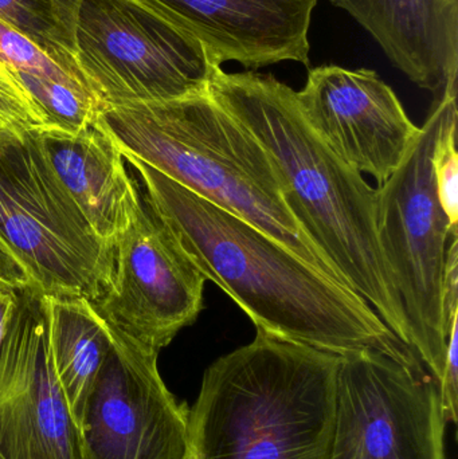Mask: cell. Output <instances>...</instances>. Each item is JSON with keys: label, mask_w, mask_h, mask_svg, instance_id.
I'll use <instances>...</instances> for the list:
<instances>
[{"label": "cell", "mask_w": 458, "mask_h": 459, "mask_svg": "<svg viewBox=\"0 0 458 459\" xmlns=\"http://www.w3.org/2000/svg\"><path fill=\"white\" fill-rule=\"evenodd\" d=\"M362 24L390 61L440 96L457 86L458 0H331Z\"/></svg>", "instance_id": "9a60e30c"}, {"label": "cell", "mask_w": 458, "mask_h": 459, "mask_svg": "<svg viewBox=\"0 0 458 459\" xmlns=\"http://www.w3.org/2000/svg\"><path fill=\"white\" fill-rule=\"evenodd\" d=\"M113 251L112 285L91 304L108 325L160 352L195 323L206 277L143 196Z\"/></svg>", "instance_id": "9c48e42d"}, {"label": "cell", "mask_w": 458, "mask_h": 459, "mask_svg": "<svg viewBox=\"0 0 458 459\" xmlns=\"http://www.w3.org/2000/svg\"><path fill=\"white\" fill-rule=\"evenodd\" d=\"M454 97L457 86L435 97L405 160L376 188L379 247L402 302L409 345L437 383L445 367L451 332L444 318V275L449 245L458 237V230L438 202L433 151L446 108Z\"/></svg>", "instance_id": "8992f818"}, {"label": "cell", "mask_w": 458, "mask_h": 459, "mask_svg": "<svg viewBox=\"0 0 458 459\" xmlns=\"http://www.w3.org/2000/svg\"><path fill=\"white\" fill-rule=\"evenodd\" d=\"M97 123L123 155L263 230L341 282L288 210L265 148L209 91L104 108Z\"/></svg>", "instance_id": "277c9868"}, {"label": "cell", "mask_w": 458, "mask_h": 459, "mask_svg": "<svg viewBox=\"0 0 458 459\" xmlns=\"http://www.w3.org/2000/svg\"><path fill=\"white\" fill-rule=\"evenodd\" d=\"M75 48L102 109L207 93L220 67L193 35L136 0H82Z\"/></svg>", "instance_id": "52a82bcc"}, {"label": "cell", "mask_w": 458, "mask_h": 459, "mask_svg": "<svg viewBox=\"0 0 458 459\" xmlns=\"http://www.w3.org/2000/svg\"><path fill=\"white\" fill-rule=\"evenodd\" d=\"M0 238L42 296L96 301L112 285L115 251L89 228L51 169L35 128L2 121Z\"/></svg>", "instance_id": "5b68a950"}, {"label": "cell", "mask_w": 458, "mask_h": 459, "mask_svg": "<svg viewBox=\"0 0 458 459\" xmlns=\"http://www.w3.org/2000/svg\"><path fill=\"white\" fill-rule=\"evenodd\" d=\"M339 360L257 331L204 372L187 459H330Z\"/></svg>", "instance_id": "3957f363"}, {"label": "cell", "mask_w": 458, "mask_h": 459, "mask_svg": "<svg viewBox=\"0 0 458 459\" xmlns=\"http://www.w3.org/2000/svg\"><path fill=\"white\" fill-rule=\"evenodd\" d=\"M209 93L265 148L282 198L343 285L408 347V320L379 247L376 188L311 128L296 91L273 75L217 67Z\"/></svg>", "instance_id": "7a4b0ae2"}, {"label": "cell", "mask_w": 458, "mask_h": 459, "mask_svg": "<svg viewBox=\"0 0 458 459\" xmlns=\"http://www.w3.org/2000/svg\"><path fill=\"white\" fill-rule=\"evenodd\" d=\"M0 89L4 91L5 93L11 94V96L22 100V101L29 102V104H31L32 107H35L38 109V107L34 104V101H32L31 97H30L29 93L24 91L22 83L19 82L15 73H13L7 65L3 64L2 61H0Z\"/></svg>", "instance_id": "603a6c76"}, {"label": "cell", "mask_w": 458, "mask_h": 459, "mask_svg": "<svg viewBox=\"0 0 458 459\" xmlns=\"http://www.w3.org/2000/svg\"><path fill=\"white\" fill-rule=\"evenodd\" d=\"M298 108L323 142L352 169L382 186L416 143L419 128L397 94L368 69H312L296 91Z\"/></svg>", "instance_id": "7c38bea8"}, {"label": "cell", "mask_w": 458, "mask_h": 459, "mask_svg": "<svg viewBox=\"0 0 458 459\" xmlns=\"http://www.w3.org/2000/svg\"><path fill=\"white\" fill-rule=\"evenodd\" d=\"M35 134L89 228L113 247L142 202L116 143L97 120L78 132L35 126Z\"/></svg>", "instance_id": "5bb4252c"}, {"label": "cell", "mask_w": 458, "mask_h": 459, "mask_svg": "<svg viewBox=\"0 0 458 459\" xmlns=\"http://www.w3.org/2000/svg\"><path fill=\"white\" fill-rule=\"evenodd\" d=\"M0 61L7 65L16 75L66 83L93 96L88 88L59 66L42 48L3 22H0Z\"/></svg>", "instance_id": "ac0fdd59"}, {"label": "cell", "mask_w": 458, "mask_h": 459, "mask_svg": "<svg viewBox=\"0 0 458 459\" xmlns=\"http://www.w3.org/2000/svg\"><path fill=\"white\" fill-rule=\"evenodd\" d=\"M193 35L215 66L309 65V27L319 0H136Z\"/></svg>", "instance_id": "4fadbf2b"}, {"label": "cell", "mask_w": 458, "mask_h": 459, "mask_svg": "<svg viewBox=\"0 0 458 459\" xmlns=\"http://www.w3.org/2000/svg\"><path fill=\"white\" fill-rule=\"evenodd\" d=\"M457 97L449 101L433 151V178L441 209L458 230Z\"/></svg>", "instance_id": "d6986e66"}, {"label": "cell", "mask_w": 458, "mask_h": 459, "mask_svg": "<svg viewBox=\"0 0 458 459\" xmlns=\"http://www.w3.org/2000/svg\"><path fill=\"white\" fill-rule=\"evenodd\" d=\"M123 156L142 178L148 206L169 226L206 280L246 313L255 331L338 356L376 350L421 366L413 350L349 286L263 230L139 159Z\"/></svg>", "instance_id": "6da1fadb"}, {"label": "cell", "mask_w": 458, "mask_h": 459, "mask_svg": "<svg viewBox=\"0 0 458 459\" xmlns=\"http://www.w3.org/2000/svg\"><path fill=\"white\" fill-rule=\"evenodd\" d=\"M458 321L452 325L449 332L448 351H446L445 367L443 377L438 380L441 404H443L444 417L446 423L457 422L458 407V345H457Z\"/></svg>", "instance_id": "ffe728a7"}, {"label": "cell", "mask_w": 458, "mask_h": 459, "mask_svg": "<svg viewBox=\"0 0 458 459\" xmlns=\"http://www.w3.org/2000/svg\"><path fill=\"white\" fill-rule=\"evenodd\" d=\"M0 457L86 459L54 367L45 302L31 288L19 291L0 345Z\"/></svg>", "instance_id": "8fae6325"}, {"label": "cell", "mask_w": 458, "mask_h": 459, "mask_svg": "<svg viewBox=\"0 0 458 459\" xmlns=\"http://www.w3.org/2000/svg\"><path fill=\"white\" fill-rule=\"evenodd\" d=\"M81 2L82 0H0V22L42 48L91 91L77 64L75 32Z\"/></svg>", "instance_id": "e0dca14e"}, {"label": "cell", "mask_w": 458, "mask_h": 459, "mask_svg": "<svg viewBox=\"0 0 458 459\" xmlns=\"http://www.w3.org/2000/svg\"><path fill=\"white\" fill-rule=\"evenodd\" d=\"M42 297L56 377L81 428L86 404L112 352V332L85 297Z\"/></svg>", "instance_id": "2e32d148"}, {"label": "cell", "mask_w": 458, "mask_h": 459, "mask_svg": "<svg viewBox=\"0 0 458 459\" xmlns=\"http://www.w3.org/2000/svg\"><path fill=\"white\" fill-rule=\"evenodd\" d=\"M0 459H3L2 457H0Z\"/></svg>", "instance_id": "cb8c5ba5"}, {"label": "cell", "mask_w": 458, "mask_h": 459, "mask_svg": "<svg viewBox=\"0 0 458 459\" xmlns=\"http://www.w3.org/2000/svg\"><path fill=\"white\" fill-rule=\"evenodd\" d=\"M113 348L81 422L86 459H187L188 414L159 352L112 328Z\"/></svg>", "instance_id": "30bf717a"}, {"label": "cell", "mask_w": 458, "mask_h": 459, "mask_svg": "<svg viewBox=\"0 0 458 459\" xmlns=\"http://www.w3.org/2000/svg\"><path fill=\"white\" fill-rule=\"evenodd\" d=\"M19 289L10 283L0 281V345L7 332L8 324L18 304Z\"/></svg>", "instance_id": "7402d4cb"}, {"label": "cell", "mask_w": 458, "mask_h": 459, "mask_svg": "<svg viewBox=\"0 0 458 459\" xmlns=\"http://www.w3.org/2000/svg\"><path fill=\"white\" fill-rule=\"evenodd\" d=\"M0 281L15 286L19 290L32 289V281L23 264L0 238Z\"/></svg>", "instance_id": "44dd1931"}, {"label": "cell", "mask_w": 458, "mask_h": 459, "mask_svg": "<svg viewBox=\"0 0 458 459\" xmlns=\"http://www.w3.org/2000/svg\"><path fill=\"white\" fill-rule=\"evenodd\" d=\"M435 377L376 350L341 356L330 459H445Z\"/></svg>", "instance_id": "ba28073f"}]
</instances>
